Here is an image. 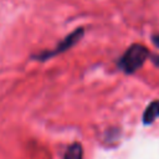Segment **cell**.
Segmentation results:
<instances>
[{"label":"cell","instance_id":"obj_1","mask_svg":"<svg viewBox=\"0 0 159 159\" xmlns=\"http://www.w3.org/2000/svg\"><path fill=\"white\" fill-rule=\"evenodd\" d=\"M150 56L148 47L142 43H132L118 60V67L127 75L137 72Z\"/></svg>","mask_w":159,"mask_h":159},{"label":"cell","instance_id":"obj_2","mask_svg":"<svg viewBox=\"0 0 159 159\" xmlns=\"http://www.w3.org/2000/svg\"><path fill=\"white\" fill-rule=\"evenodd\" d=\"M84 35V29L83 27H77L73 31H71L66 37H63L57 45L55 48L52 50H43V51H40L37 53H34L31 56V58L36 60V61H47L50 60L51 57L53 56H57L60 53H63L66 51H68L71 47H73Z\"/></svg>","mask_w":159,"mask_h":159},{"label":"cell","instance_id":"obj_3","mask_svg":"<svg viewBox=\"0 0 159 159\" xmlns=\"http://www.w3.org/2000/svg\"><path fill=\"white\" fill-rule=\"evenodd\" d=\"M157 118H159V99L153 101L148 104V107L143 113V123L145 125H149Z\"/></svg>","mask_w":159,"mask_h":159},{"label":"cell","instance_id":"obj_4","mask_svg":"<svg viewBox=\"0 0 159 159\" xmlns=\"http://www.w3.org/2000/svg\"><path fill=\"white\" fill-rule=\"evenodd\" d=\"M62 159H83V148L81 143L75 142L70 144L65 152V155Z\"/></svg>","mask_w":159,"mask_h":159},{"label":"cell","instance_id":"obj_5","mask_svg":"<svg viewBox=\"0 0 159 159\" xmlns=\"http://www.w3.org/2000/svg\"><path fill=\"white\" fill-rule=\"evenodd\" d=\"M152 61L157 67H159V55H153L152 56Z\"/></svg>","mask_w":159,"mask_h":159},{"label":"cell","instance_id":"obj_6","mask_svg":"<svg viewBox=\"0 0 159 159\" xmlns=\"http://www.w3.org/2000/svg\"><path fill=\"white\" fill-rule=\"evenodd\" d=\"M152 41H153V43H154L157 47H159V34L154 35V36L152 37Z\"/></svg>","mask_w":159,"mask_h":159}]
</instances>
